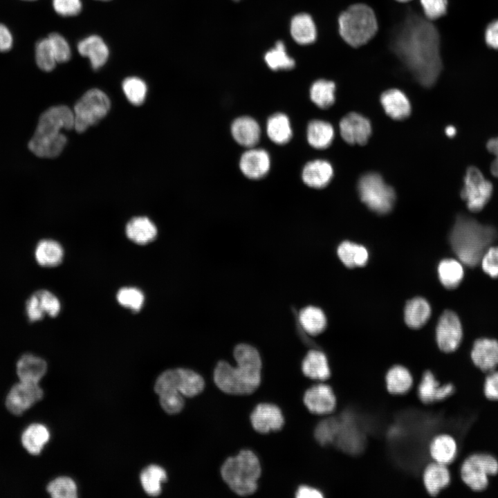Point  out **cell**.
I'll return each mask as SVG.
<instances>
[{"label":"cell","mask_w":498,"mask_h":498,"mask_svg":"<svg viewBox=\"0 0 498 498\" xmlns=\"http://www.w3.org/2000/svg\"><path fill=\"white\" fill-rule=\"evenodd\" d=\"M497 237V232L492 226L481 224L465 215H459L450 232V242L461 262L474 267L480 263Z\"/></svg>","instance_id":"3957f363"},{"label":"cell","mask_w":498,"mask_h":498,"mask_svg":"<svg viewBox=\"0 0 498 498\" xmlns=\"http://www.w3.org/2000/svg\"><path fill=\"white\" fill-rule=\"evenodd\" d=\"M493 192L492 183L474 166H470L465 172L461 197L467 208L472 212L483 209L490 200Z\"/></svg>","instance_id":"30bf717a"},{"label":"cell","mask_w":498,"mask_h":498,"mask_svg":"<svg viewBox=\"0 0 498 498\" xmlns=\"http://www.w3.org/2000/svg\"><path fill=\"white\" fill-rule=\"evenodd\" d=\"M337 252L341 261L348 268L363 266L368 261L369 254L366 248L349 241L342 242Z\"/></svg>","instance_id":"d590c367"},{"label":"cell","mask_w":498,"mask_h":498,"mask_svg":"<svg viewBox=\"0 0 498 498\" xmlns=\"http://www.w3.org/2000/svg\"><path fill=\"white\" fill-rule=\"evenodd\" d=\"M423 13L428 20H435L447 12V0H420Z\"/></svg>","instance_id":"681fc988"},{"label":"cell","mask_w":498,"mask_h":498,"mask_svg":"<svg viewBox=\"0 0 498 498\" xmlns=\"http://www.w3.org/2000/svg\"><path fill=\"white\" fill-rule=\"evenodd\" d=\"M445 133L448 137L452 138L455 136L456 130L454 126L450 125L445 128Z\"/></svg>","instance_id":"94428289"},{"label":"cell","mask_w":498,"mask_h":498,"mask_svg":"<svg viewBox=\"0 0 498 498\" xmlns=\"http://www.w3.org/2000/svg\"><path fill=\"white\" fill-rule=\"evenodd\" d=\"M335 84L333 82L320 79L315 81L310 88L311 101L321 109L332 106L335 100Z\"/></svg>","instance_id":"f35d334b"},{"label":"cell","mask_w":498,"mask_h":498,"mask_svg":"<svg viewBox=\"0 0 498 498\" xmlns=\"http://www.w3.org/2000/svg\"><path fill=\"white\" fill-rule=\"evenodd\" d=\"M35 59L38 67L44 71H50L55 67L57 62L48 37L36 44Z\"/></svg>","instance_id":"f6af8a7d"},{"label":"cell","mask_w":498,"mask_h":498,"mask_svg":"<svg viewBox=\"0 0 498 498\" xmlns=\"http://www.w3.org/2000/svg\"><path fill=\"white\" fill-rule=\"evenodd\" d=\"M361 201L372 211L383 214L390 212L396 201L394 189L375 172L362 176L358 183Z\"/></svg>","instance_id":"52a82bcc"},{"label":"cell","mask_w":498,"mask_h":498,"mask_svg":"<svg viewBox=\"0 0 498 498\" xmlns=\"http://www.w3.org/2000/svg\"><path fill=\"white\" fill-rule=\"evenodd\" d=\"M43 391L38 383L21 382L15 385L9 391L6 401L8 409L20 415L42 399Z\"/></svg>","instance_id":"5bb4252c"},{"label":"cell","mask_w":498,"mask_h":498,"mask_svg":"<svg viewBox=\"0 0 498 498\" xmlns=\"http://www.w3.org/2000/svg\"><path fill=\"white\" fill-rule=\"evenodd\" d=\"M160 403L163 409L172 414L180 412L184 406L183 395L179 392H169L160 395Z\"/></svg>","instance_id":"f907efd6"},{"label":"cell","mask_w":498,"mask_h":498,"mask_svg":"<svg viewBox=\"0 0 498 498\" xmlns=\"http://www.w3.org/2000/svg\"><path fill=\"white\" fill-rule=\"evenodd\" d=\"M480 262L486 273L492 278L498 277V246L489 247Z\"/></svg>","instance_id":"816d5d0a"},{"label":"cell","mask_w":498,"mask_h":498,"mask_svg":"<svg viewBox=\"0 0 498 498\" xmlns=\"http://www.w3.org/2000/svg\"><path fill=\"white\" fill-rule=\"evenodd\" d=\"M295 497L297 498H323L324 495L322 491L315 487L302 485L297 488Z\"/></svg>","instance_id":"9f6ffc18"},{"label":"cell","mask_w":498,"mask_h":498,"mask_svg":"<svg viewBox=\"0 0 498 498\" xmlns=\"http://www.w3.org/2000/svg\"><path fill=\"white\" fill-rule=\"evenodd\" d=\"M154 389L159 396L169 392L181 393L178 369L167 370L161 374L156 382Z\"/></svg>","instance_id":"7dc6e473"},{"label":"cell","mask_w":498,"mask_h":498,"mask_svg":"<svg viewBox=\"0 0 498 498\" xmlns=\"http://www.w3.org/2000/svg\"><path fill=\"white\" fill-rule=\"evenodd\" d=\"M231 133L238 144L251 148L259 142L261 129L254 118L250 116H241L232 122Z\"/></svg>","instance_id":"4316f807"},{"label":"cell","mask_w":498,"mask_h":498,"mask_svg":"<svg viewBox=\"0 0 498 498\" xmlns=\"http://www.w3.org/2000/svg\"><path fill=\"white\" fill-rule=\"evenodd\" d=\"M62 246L57 241L44 239L38 242L35 249V257L37 263L45 267L59 265L64 259Z\"/></svg>","instance_id":"f546056e"},{"label":"cell","mask_w":498,"mask_h":498,"mask_svg":"<svg viewBox=\"0 0 498 498\" xmlns=\"http://www.w3.org/2000/svg\"><path fill=\"white\" fill-rule=\"evenodd\" d=\"M378 21L371 7L364 3L351 5L338 17V31L352 47H360L372 39L378 30Z\"/></svg>","instance_id":"8992f818"},{"label":"cell","mask_w":498,"mask_h":498,"mask_svg":"<svg viewBox=\"0 0 498 498\" xmlns=\"http://www.w3.org/2000/svg\"><path fill=\"white\" fill-rule=\"evenodd\" d=\"M74 128L73 112L66 106L53 107L40 116L28 143L30 150L41 158H55L64 148L67 138L62 130Z\"/></svg>","instance_id":"277c9868"},{"label":"cell","mask_w":498,"mask_h":498,"mask_svg":"<svg viewBox=\"0 0 498 498\" xmlns=\"http://www.w3.org/2000/svg\"><path fill=\"white\" fill-rule=\"evenodd\" d=\"M167 479V473L161 467L151 465L145 468L140 474V481L145 491L151 496H157L161 492V483Z\"/></svg>","instance_id":"ab89813d"},{"label":"cell","mask_w":498,"mask_h":498,"mask_svg":"<svg viewBox=\"0 0 498 498\" xmlns=\"http://www.w3.org/2000/svg\"><path fill=\"white\" fill-rule=\"evenodd\" d=\"M100 1H109V0H100Z\"/></svg>","instance_id":"be15d7a7"},{"label":"cell","mask_w":498,"mask_h":498,"mask_svg":"<svg viewBox=\"0 0 498 498\" xmlns=\"http://www.w3.org/2000/svg\"><path fill=\"white\" fill-rule=\"evenodd\" d=\"M49 439L50 434L48 429L43 425L35 423L28 426L24 432L21 442L29 453L38 454Z\"/></svg>","instance_id":"8d00e7d4"},{"label":"cell","mask_w":498,"mask_h":498,"mask_svg":"<svg viewBox=\"0 0 498 498\" xmlns=\"http://www.w3.org/2000/svg\"><path fill=\"white\" fill-rule=\"evenodd\" d=\"M298 320L303 330L311 335H317L326 327V318L323 311L314 306H308L300 310Z\"/></svg>","instance_id":"e575fe53"},{"label":"cell","mask_w":498,"mask_h":498,"mask_svg":"<svg viewBox=\"0 0 498 498\" xmlns=\"http://www.w3.org/2000/svg\"><path fill=\"white\" fill-rule=\"evenodd\" d=\"M490 172L494 176L498 178V157L495 158L491 163Z\"/></svg>","instance_id":"91938a15"},{"label":"cell","mask_w":498,"mask_h":498,"mask_svg":"<svg viewBox=\"0 0 498 498\" xmlns=\"http://www.w3.org/2000/svg\"><path fill=\"white\" fill-rule=\"evenodd\" d=\"M53 6L59 15L71 17L81 12L82 4L81 0H53Z\"/></svg>","instance_id":"f5cc1de1"},{"label":"cell","mask_w":498,"mask_h":498,"mask_svg":"<svg viewBox=\"0 0 498 498\" xmlns=\"http://www.w3.org/2000/svg\"><path fill=\"white\" fill-rule=\"evenodd\" d=\"M473 364L480 370L490 372L498 366V341L495 339L479 338L473 344L471 353Z\"/></svg>","instance_id":"7402d4cb"},{"label":"cell","mask_w":498,"mask_h":498,"mask_svg":"<svg viewBox=\"0 0 498 498\" xmlns=\"http://www.w3.org/2000/svg\"><path fill=\"white\" fill-rule=\"evenodd\" d=\"M303 402L308 411L314 415L326 416L338 408V398L330 383L317 382L304 392Z\"/></svg>","instance_id":"7c38bea8"},{"label":"cell","mask_w":498,"mask_h":498,"mask_svg":"<svg viewBox=\"0 0 498 498\" xmlns=\"http://www.w3.org/2000/svg\"><path fill=\"white\" fill-rule=\"evenodd\" d=\"M380 102L385 113L394 120L405 119L410 114V102L399 89H391L383 92L380 96Z\"/></svg>","instance_id":"83f0119b"},{"label":"cell","mask_w":498,"mask_h":498,"mask_svg":"<svg viewBox=\"0 0 498 498\" xmlns=\"http://www.w3.org/2000/svg\"><path fill=\"white\" fill-rule=\"evenodd\" d=\"M485 40L488 46L498 50V19L488 25L485 31Z\"/></svg>","instance_id":"11a10c76"},{"label":"cell","mask_w":498,"mask_h":498,"mask_svg":"<svg viewBox=\"0 0 498 498\" xmlns=\"http://www.w3.org/2000/svg\"><path fill=\"white\" fill-rule=\"evenodd\" d=\"M290 34L299 44L313 43L317 37V29L311 16L306 13L294 16L290 21Z\"/></svg>","instance_id":"1f68e13d"},{"label":"cell","mask_w":498,"mask_h":498,"mask_svg":"<svg viewBox=\"0 0 498 498\" xmlns=\"http://www.w3.org/2000/svg\"><path fill=\"white\" fill-rule=\"evenodd\" d=\"M431 315V307L426 299L415 297L409 300L405 307L404 316L407 325L414 329L422 327Z\"/></svg>","instance_id":"836d02e7"},{"label":"cell","mask_w":498,"mask_h":498,"mask_svg":"<svg viewBox=\"0 0 498 498\" xmlns=\"http://www.w3.org/2000/svg\"><path fill=\"white\" fill-rule=\"evenodd\" d=\"M117 302L123 308L133 313H138L145 303L144 293L134 286H123L119 288L116 295Z\"/></svg>","instance_id":"b9f144b4"},{"label":"cell","mask_w":498,"mask_h":498,"mask_svg":"<svg viewBox=\"0 0 498 498\" xmlns=\"http://www.w3.org/2000/svg\"><path fill=\"white\" fill-rule=\"evenodd\" d=\"M463 331L457 315L450 310L441 315L436 329V340L439 349L446 353L456 351L462 340Z\"/></svg>","instance_id":"4fadbf2b"},{"label":"cell","mask_w":498,"mask_h":498,"mask_svg":"<svg viewBox=\"0 0 498 498\" xmlns=\"http://www.w3.org/2000/svg\"><path fill=\"white\" fill-rule=\"evenodd\" d=\"M77 50L87 57L94 70L103 66L108 60L109 49L102 37L96 35L88 36L77 44Z\"/></svg>","instance_id":"cb8c5ba5"},{"label":"cell","mask_w":498,"mask_h":498,"mask_svg":"<svg viewBox=\"0 0 498 498\" xmlns=\"http://www.w3.org/2000/svg\"><path fill=\"white\" fill-rule=\"evenodd\" d=\"M123 92L127 100L133 105H141L145 99L147 87L145 82L138 77H129L122 84Z\"/></svg>","instance_id":"ee69618b"},{"label":"cell","mask_w":498,"mask_h":498,"mask_svg":"<svg viewBox=\"0 0 498 498\" xmlns=\"http://www.w3.org/2000/svg\"><path fill=\"white\" fill-rule=\"evenodd\" d=\"M396 1H398V2H403V3H405V2H407V1H411V0H396Z\"/></svg>","instance_id":"6125c7cd"},{"label":"cell","mask_w":498,"mask_h":498,"mask_svg":"<svg viewBox=\"0 0 498 498\" xmlns=\"http://www.w3.org/2000/svg\"><path fill=\"white\" fill-rule=\"evenodd\" d=\"M386 391L394 396H405L414 387L415 380L410 369L399 363L390 366L384 376Z\"/></svg>","instance_id":"ffe728a7"},{"label":"cell","mask_w":498,"mask_h":498,"mask_svg":"<svg viewBox=\"0 0 498 498\" xmlns=\"http://www.w3.org/2000/svg\"><path fill=\"white\" fill-rule=\"evenodd\" d=\"M46 370L45 360L31 354L24 355L17 364V374L21 382L38 383Z\"/></svg>","instance_id":"f1b7e54d"},{"label":"cell","mask_w":498,"mask_h":498,"mask_svg":"<svg viewBox=\"0 0 498 498\" xmlns=\"http://www.w3.org/2000/svg\"><path fill=\"white\" fill-rule=\"evenodd\" d=\"M333 176L331 164L322 159L308 162L302 171L303 182L310 187L320 189L326 187Z\"/></svg>","instance_id":"d4e9b609"},{"label":"cell","mask_w":498,"mask_h":498,"mask_svg":"<svg viewBox=\"0 0 498 498\" xmlns=\"http://www.w3.org/2000/svg\"><path fill=\"white\" fill-rule=\"evenodd\" d=\"M334 135L333 126L326 121L313 120L307 125L306 138L308 144L315 149L327 148L332 143Z\"/></svg>","instance_id":"4dcf8cb0"},{"label":"cell","mask_w":498,"mask_h":498,"mask_svg":"<svg viewBox=\"0 0 498 498\" xmlns=\"http://www.w3.org/2000/svg\"><path fill=\"white\" fill-rule=\"evenodd\" d=\"M485 396L491 400L498 401V371L488 372L483 383Z\"/></svg>","instance_id":"db71d44e"},{"label":"cell","mask_w":498,"mask_h":498,"mask_svg":"<svg viewBox=\"0 0 498 498\" xmlns=\"http://www.w3.org/2000/svg\"><path fill=\"white\" fill-rule=\"evenodd\" d=\"M264 59L273 71L288 70L295 66V60L288 55L282 42H277L273 48L266 52Z\"/></svg>","instance_id":"7bdbcfd3"},{"label":"cell","mask_w":498,"mask_h":498,"mask_svg":"<svg viewBox=\"0 0 498 498\" xmlns=\"http://www.w3.org/2000/svg\"><path fill=\"white\" fill-rule=\"evenodd\" d=\"M61 311L58 297L48 290L42 289L33 293L26 304V311L29 321L43 319L46 315L57 316Z\"/></svg>","instance_id":"2e32d148"},{"label":"cell","mask_w":498,"mask_h":498,"mask_svg":"<svg viewBox=\"0 0 498 498\" xmlns=\"http://www.w3.org/2000/svg\"><path fill=\"white\" fill-rule=\"evenodd\" d=\"M302 371L304 376L316 382L330 380L332 371L327 356L320 349H311L302 362Z\"/></svg>","instance_id":"603a6c76"},{"label":"cell","mask_w":498,"mask_h":498,"mask_svg":"<svg viewBox=\"0 0 498 498\" xmlns=\"http://www.w3.org/2000/svg\"><path fill=\"white\" fill-rule=\"evenodd\" d=\"M261 471L257 456L249 450H241L237 456L228 458L221 468L223 481L240 496L250 495L256 491Z\"/></svg>","instance_id":"5b68a950"},{"label":"cell","mask_w":498,"mask_h":498,"mask_svg":"<svg viewBox=\"0 0 498 498\" xmlns=\"http://www.w3.org/2000/svg\"><path fill=\"white\" fill-rule=\"evenodd\" d=\"M462 481L474 491L485 490L489 477L498 473V460L492 454L477 452L467 456L460 467Z\"/></svg>","instance_id":"9c48e42d"},{"label":"cell","mask_w":498,"mask_h":498,"mask_svg":"<svg viewBox=\"0 0 498 498\" xmlns=\"http://www.w3.org/2000/svg\"><path fill=\"white\" fill-rule=\"evenodd\" d=\"M439 278L444 287L456 288L461 282L464 270L461 263L454 259H443L438 266Z\"/></svg>","instance_id":"74e56055"},{"label":"cell","mask_w":498,"mask_h":498,"mask_svg":"<svg viewBox=\"0 0 498 498\" xmlns=\"http://www.w3.org/2000/svg\"><path fill=\"white\" fill-rule=\"evenodd\" d=\"M127 239L137 245H147L157 237L158 229L154 222L147 216L131 218L125 225Z\"/></svg>","instance_id":"484cf974"},{"label":"cell","mask_w":498,"mask_h":498,"mask_svg":"<svg viewBox=\"0 0 498 498\" xmlns=\"http://www.w3.org/2000/svg\"><path fill=\"white\" fill-rule=\"evenodd\" d=\"M179 391L186 397H194L201 393L205 382L198 373L188 369H178Z\"/></svg>","instance_id":"60d3db41"},{"label":"cell","mask_w":498,"mask_h":498,"mask_svg":"<svg viewBox=\"0 0 498 498\" xmlns=\"http://www.w3.org/2000/svg\"><path fill=\"white\" fill-rule=\"evenodd\" d=\"M393 50L415 79L431 86L441 70L440 37L436 28L417 15H409L392 42Z\"/></svg>","instance_id":"6da1fadb"},{"label":"cell","mask_w":498,"mask_h":498,"mask_svg":"<svg viewBox=\"0 0 498 498\" xmlns=\"http://www.w3.org/2000/svg\"><path fill=\"white\" fill-rule=\"evenodd\" d=\"M488 151L493 154L495 158L498 157V137L490 139L486 143Z\"/></svg>","instance_id":"680465c9"},{"label":"cell","mask_w":498,"mask_h":498,"mask_svg":"<svg viewBox=\"0 0 498 498\" xmlns=\"http://www.w3.org/2000/svg\"><path fill=\"white\" fill-rule=\"evenodd\" d=\"M420 478L426 494L436 497L449 486L452 474L448 465L428 461L421 469Z\"/></svg>","instance_id":"e0dca14e"},{"label":"cell","mask_w":498,"mask_h":498,"mask_svg":"<svg viewBox=\"0 0 498 498\" xmlns=\"http://www.w3.org/2000/svg\"><path fill=\"white\" fill-rule=\"evenodd\" d=\"M250 418L254 430L261 434L279 431L284 423L281 409L277 405L270 403L257 405L251 413Z\"/></svg>","instance_id":"d6986e66"},{"label":"cell","mask_w":498,"mask_h":498,"mask_svg":"<svg viewBox=\"0 0 498 498\" xmlns=\"http://www.w3.org/2000/svg\"><path fill=\"white\" fill-rule=\"evenodd\" d=\"M235 1H239V0H235Z\"/></svg>","instance_id":"e7e4bbea"},{"label":"cell","mask_w":498,"mask_h":498,"mask_svg":"<svg viewBox=\"0 0 498 498\" xmlns=\"http://www.w3.org/2000/svg\"><path fill=\"white\" fill-rule=\"evenodd\" d=\"M12 44V37L9 30L4 25L0 24V51L4 52L10 49Z\"/></svg>","instance_id":"6f0895ef"},{"label":"cell","mask_w":498,"mask_h":498,"mask_svg":"<svg viewBox=\"0 0 498 498\" xmlns=\"http://www.w3.org/2000/svg\"><path fill=\"white\" fill-rule=\"evenodd\" d=\"M426 452L430 461L449 465L456 459L459 444L452 434L446 432H437L428 441Z\"/></svg>","instance_id":"9a60e30c"},{"label":"cell","mask_w":498,"mask_h":498,"mask_svg":"<svg viewBox=\"0 0 498 498\" xmlns=\"http://www.w3.org/2000/svg\"><path fill=\"white\" fill-rule=\"evenodd\" d=\"M266 132L271 141L277 145H284L293 136V130L288 117L282 113L270 116L266 122Z\"/></svg>","instance_id":"d6a6232c"},{"label":"cell","mask_w":498,"mask_h":498,"mask_svg":"<svg viewBox=\"0 0 498 498\" xmlns=\"http://www.w3.org/2000/svg\"><path fill=\"white\" fill-rule=\"evenodd\" d=\"M110 107V100L102 91H87L74 106V129L79 133L84 132L103 118Z\"/></svg>","instance_id":"ba28073f"},{"label":"cell","mask_w":498,"mask_h":498,"mask_svg":"<svg viewBox=\"0 0 498 498\" xmlns=\"http://www.w3.org/2000/svg\"><path fill=\"white\" fill-rule=\"evenodd\" d=\"M418 401L424 406L442 402L455 391L452 382H443L430 369H425L412 389Z\"/></svg>","instance_id":"8fae6325"},{"label":"cell","mask_w":498,"mask_h":498,"mask_svg":"<svg viewBox=\"0 0 498 498\" xmlns=\"http://www.w3.org/2000/svg\"><path fill=\"white\" fill-rule=\"evenodd\" d=\"M47 490L54 498H75L77 497V487L75 482L68 477H58L47 486Z\"/></svg>","instance_id":"bcb514c9"},{"label":"cell","mask_w":498,"mask_h":498,"mask_svg":"<svg viewBox=\"0 0 498 498\" xmlns=\"http://www.w3.org/2000/svg\"><path fill=\"white\" fill-rule=\"evenodd\" d=\"M57 63L68 62L71 57V50L67 40L60 34L53 33L48 37Z\"/></svg>","instance_id":"c3c4849f"},{"label":"cell","mask_w":498,"mask_h":498,"mask_svg":"<svg viewBox=\"0 0 498 498\" xmlns=\"http://www.w3.org/2000/svg\"><path fill=\"white\" fill-rule=\"evenodd\" d=\"M339 127L342 138L349 144L364 145L371 133L370 121L356 112L349 113L343 117Z\"/></svg>","instance_id":"ac0fdd59"},{"label":"cell","mask_w":498,"mask_h":498,"mask_svg":"<svg viewBox=\"0 0 498 498\" xmlns=\"http://www.w3.org/2000/svg\"><path fill=\"white\" fill-rule=\"evenodd\" d=\"M237 366L219 361L214 371V381L222 391L232 395L253 393L261 382V360L252 346L241 343L234 349Z\"/></svg>","instance_id":"7a4b0ae2"},{"label":"cell","mask_w":498,"mask_h":498,"mask_svg":"<svg viewBox=\"0 0 498 498\" xmlns=\"http://www.w3.org/2000/svg\"><path fill=\"white\" fill-rule=\"evenodd\" d=\"M239 168L248 178L257 180L264 178L270 169V155L263 149L251 147L241 155Z\"/></svg>","instance_id":"44dd1931"}]
</instances>
